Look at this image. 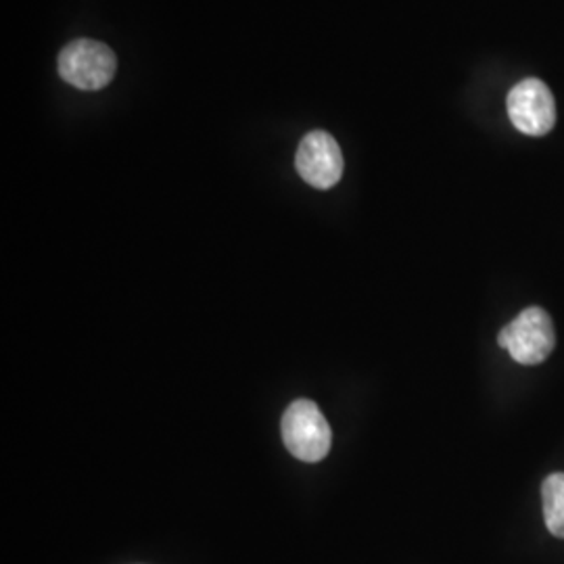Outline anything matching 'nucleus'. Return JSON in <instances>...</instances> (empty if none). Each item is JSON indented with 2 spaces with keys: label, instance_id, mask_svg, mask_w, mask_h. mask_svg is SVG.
<instances>
[{
  "label": "nucleus",
  "instance_id": "nucleus-1",
  "mask_svg": "<svg viewBox=\"0 0 564 564\" xmlns=\"http://www.w3.org/2000/svg\"><path fill=\"white\" fill-rule=\"evenodd\" d=\"M281 429L286 449L303 463H318L330 452V424L312 400L291 403L282 416Z\"/></svg>",
  "mask_w": 564,
  "mask_h": 564
},
{
  "label": "nucleus",
  "instance_id": "nucleus-2",
  "mask_svg": "<svg viewBox=\"0 0 564 564\" xmlns=\"http://www.w3.org/2000/svg\"><path fill=\"white\" fill-rule=\"evenodd\" d=\"M61 78L80 90H101L118 72L116 53L102 42H69L57 59Z\"/></svg>",
  "mask_w": 564,
  "mask_h": 564
},
{
  "label": "nucleus",
  "instance_id": "nucleus-3",
  "mask_svg": "<svg viewBox=\"0 0 564 564\" xmlns=\"http://www.w3.org/2000/svg\"><path fill=\"white\" fill-rule=\"evenodd\" d=\"M498 343L508 349L512 360L524 366H535L547 360L552 354L556 345V333L545 310L527 307L512 323L506 324Z\"/></svg>",
  "mask_w": 564,
  "mask_h": 564
},
{
  "label": "nucleus",
  "instance_id": "nucleus-4",
  "mask_svg": "<svg viewBox=\"0 0 564 564\" xmlns=\"http://www.w3.org/2000/svg\"><path fill=\"white\" fill-rule=\"evenodd\" d=\"M506 102L512 126L527 137H545L556 123V102L542 80L519 82Z\"/></svg>",
  "mask_w": 564,
  "mask_h": 564
},
{
  "label": "nucleus",
  "instance_id": "nucleus-5",
  "mask_svg": "<svg viewBox=\"0 0 564 564\" xmlns=\"http://www.w3.org/2000/svg\"><path fill=\"white\" fill-rule=\"evenodd\" d=\"M295 167L303 181L314 188H333L341 181L343 162L341 147L328 132L314 130L303 137L302 144L295 155Z\"/></svg>",
  "mask_w": 564,
  "mask_h": 564
},
{
  "label": "nucleus",
  "instance_id": "nucleus-6",
  "mask_svg": "<svg viewBox=\"0 0 564 564\" xmlns=\"http://www.w3.org/2000/svg\"><path fill=\"white\" fill-rule=\"evenodd\" d=\"M544 519L552 535L564 540V475L554 473L542 485Z\"/></svg>",
  "mask_w": 564,
  "mask_h": 564
}]
</instances>
